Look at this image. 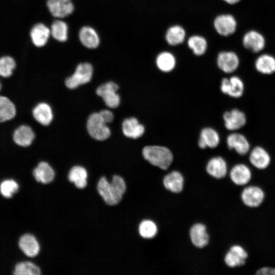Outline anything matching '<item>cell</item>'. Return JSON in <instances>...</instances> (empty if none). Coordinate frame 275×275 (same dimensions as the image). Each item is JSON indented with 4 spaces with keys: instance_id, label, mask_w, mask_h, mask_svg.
Instances as JSON below:
<instances>
[{
    "instance_id": "1",
    "label": "cell",
    "mask_w": 275,
    "mask_h": 275,
    "mask_svg": "<svg viewBox=\"0 0 275 275\" xmlns=\"http://www.w3.org/2000/svg\"><path fill=\"white\" fill-rule=\"evenodd\" d=\"M142 154L150 164L162 170H167L173 160L171 150L161 146H145L142 150Z\"/></svg>"
},
{
    "instance_id": "2",
    "label": "cell",
    "mask_w": 275,
    "mask_h": 275,
    "mask_svg": "<svg viewBox=\"0 0 275 275\" xmlns=\"http://www.w3.org/2000/svg\"><path fill=\"white\" fill-rule=\"evenodd\" d=\"M265 197L263 188L258 184L252 183L242 187L240 194L243 204L251 209L260 207L264 202Z\"/></svg>"
},
{
    "instance_id": "3",
    "label": "cell",
    "mask_w": 275,
    "mask_h": 275,
    "mask_svg": "<svg viewBox=\"0 0 275 275\" xmlns=\"http://www.w3.org/2000/svg\"><path fill=\"white\" fill-rule=\"evenodd\" d=\"M228 175L233 184L242 187L251 183L253 169L249 163L239 162L231 167Z\"/></svg>"
},
{
    "instance_id": "4",
    "label": "cell",
    "mask_w": 275,
    "mask_h": 275,
    "mask_svg": "<svg viewBox=\"0 0 275 275\" xmlns=\"http://www.w3.org/2000/svg\"><path fill=\"white\" fill-rule=\"evenodd\" d=\"M98 113L91 114L87 120V129L89 135L97 141L107 139L111 134V131Z\"/></svg>"
},
{
    "instance_id": "5",
    "label": "cell",
    "mask_w": 275,
    "mask_h": 275,
    "mask_svg": "<svg viewBox=\"0 0 275 275\" xmlns=\"http://www.w3.org/2000/svg\"><path fill=\"white\" fill-rule=\"evenodd\" d=\"M249 257V253L241 244H232L225 253L223 261L231 269L243 266Z\"/></svg>"
},
{
    "instance_id": "6",
    "label": "cell",
    "mask_w": 275,
    "mask_h": 275,
    "mask_svg": "<svg viewBox=\"0 0 275 275\" xmlns=\"http://www.w3.org/2000/svg\"><path fill=\"white\" fill-rule=\"evenodd\" d=\"M93 72V69L91 64L80 63L76 67L74 73L66 79L65 86L68 89L72 90L87 84L92 79Z\"/></svg>"
},
{
    "instance_id": "7",
    "label": "cell",
    "mask_w": 275,
    "mask_h": 275,
    "mask_svg": "<svg viewBox=\"0 0 275 275\" xmlns=\"http://www.w3.org/2000/svg\"><path fill=\"white\" fill-rule=\"evenodd\" d=\"M248 161V163L253 169L264 171L270 166L272 157L265 149L258 146L250 150Z\"/></svg>"
},
{
    "instance_id": "8",
    "label": "cell",
    "mask_w": 275,
    "mask_h": 275,
    "mask_svg": "<svg viewBox=\"0 0 275 275\" xmlns=\"http://www.w3.org/2000/svg\"><path fill=\"white\" fill-rule=\"evenodd\" d=\"M118 85L113 81H108L100 85L96 89L98 96L101 97L105 104L109 108H115L120 104V97L117 93Z\"/></svg>"
},
{
    "instance_id": "9",
    "label": "cell",
    "mask_w": 275,
    "mask_h": 275,
    "mask_svg": "<svg viewBox=\"0 0 275 275\" xmlns=\"http://www.w3.org/2000/svg\"><path fill=\"white\" fill-rule=\"evenodd\" d=\"M220 89L222 93L228 96L238 98L243 94L244 85L242 79L237 76L224 78L222 80Z\"/></svg>"
},
{
    "instance_id": "10",
    "label": "cell",
    "mask_w": 275,
    "mask_h": 275,
    "mask_svg": "<svg viewBox=\"0 0 275 275\" xmlns=\"http://www.w3.org/2000/svg\"><path fill=\"white\" fill-rule=\"evenodd\" d=\"M206 169L210 176L217 180L224 179L229 172L228 163L221 156L211 158L207 162Z\"/></svg>"
},
{
    "instance_id": "11",
    "label": "cell",
    "mask_w": 275,
    "mask_h": 275,
    "mask_svg": "<svg viewBox=\"0 0 275 275\" xmlns=\"http://www.w3.org/2000/svg\"><path fill=\"white\" fill-rule=\"evenodd\" d=\"M226 128L230 131H236L243 127L246 123L245 114L237 108L226 111L223 114Z\"/></svg>"
},
{
    "instance_id": "12",
    "label": "cell",
    "mask_w": 275,
    "mask_h": 275,
    "mask_svg": "<svg viewBox=\"0 0 275 275\" xmlns=\"http://www.w3.org/2000/svg\"><path fill=\"white\" fill-rule=\"evenodd\" d=\"M228 148L234 150L240 156H243L249 154L251 150L250 144L247 138L242 134L233 132L227 138Z\"/></svg>"
},
{
    "instance_id": "13",
    "label": "cell",
    "mask_w": 275,
    "mask_h": 275,
    "mask_svg": "<svg viewBox=\"0 0 275 275\" xmlns=\"http://www.w3.org/2000/svg\"><path fill=\"white\" fill-rule=\"evenodd\" d=\"M35 138V134L29 125L22 124L18 126L13 132L12 139L14 143L21 147L30 146Z\"/></svg>"
},
{
    "instance_id": "14",
    "label": "cell",
    "mask_w": 275,
    "mask_h": 275,
    "mask_svg": "<svg viewBox=\"0 0 275 275\" xmlns=\"http://www.w3.org/2000/svg\"><path fill=\"white\" fill-rule=\"evenodd\" d=\"M46 4L50 13L57 18L65 17L74 10L71 0H47Z\"/></svg>"
},
{
    "instance_id": "15",
    "label": "cell",
    "mask_w": 275,
    "mask_h": 275,
    "mask_svg": "<svg viewBox=\"0 0 275 275\" xmlns=\"http://www.w3.org/2000/svg\"><path fill=\"white\" fill-rule=\"evenodd\" d=\"M214 25L215 30L219 35L228 36L235 32L237 27V22L232 15L223 14L215 18Z\"/></svg>"
},
{
    "instance_id": "16",
    "label": "cell",
    "mask_w": 275,
    "mask_h": 275,
    "mask_svg": "<svg viewBox=\"0 0 275 275\" xmlns=\"http://www.w3.org/2000/svg\"><path fill=\"white\" fill-rule=\"evenodd\" d=\"M217 64L222 71L226 73H231L238 68L239 60L237 55L234 52L223 51L217 56Z\"/></svg>"
},
{
    "instance_id": "17",
    "label": "cell",
    "mask_w": 275,
    "mask_h": 275,
    "mask_svg": "<svg viewBox=\"0 0 275 275\" xmlns=\"http://www.w3.org/2000/svg\"><path fill=\"white\" fill-rule=\"evenodd\" d=\"M122 130L127 138L136 139L141 137L144 133L145 127L134 117H130L123 120Z\"/></svg>"
},
{
    "instance_id": "18",
    "label": "cell",
    "mask_w": 275,
    "mask_h": 275,
    "mask_svg": "<svg viewBox=\"0 0 275 275\" xmlns=\"http://www.w3.org/2000/svg\"><path fill=\"white\" fill-rule=\"evenodd\" d=\"M243 46L254 52H258L265 47V40L263 36L256 31L248 32L242 40Z\"/></svg>"
},
{
    "instance_id": "19",
    "label": "cell",
    "mask_w": 275,
    "mask_h": 275,
    "mask_svg": "<svg viewBox=\"0 0 275 275\" xmlns=\"http://www.w3.org/2000/svg\"><path fill=\"white\" fill-rule=\"evenodd\" d=\"M190 240L196 247L203 248L209 243V236L206 226L201 223L194 225L190 229Z\"/></svg>"
},
{
    "instance_id": "20",
    "label": "cell",
    "mask_w": 275,
    "mask_h": 275,
    "mask_svg": "<svg viewBox=\"0 0 275 275\" xmlns=\"http://www.w3.org/2000/svg\"><path fill=\"white\" fill-rule=\"evenodd\" d=\"M32 115L38 123L43 126L49 125L53 118L51 106L45 102H40L36 105L32 110Z\"/></svg>"
},
{
    "instance_id": "21",
    "label": "cell",
    "mask_w": 275,
    "mask_h": 275,
    "mask_svg": "<svg viewBox=\"0 0 275 275\" xmlns=\"http://www.w3.org/2000/svg\"><path fill=\"white\" fill-rule=\"evenodd\" d=\"M18 245L22 252L29 257H34L39 254V242L32 234H25L22 235L19 239Z\"/></svg>"
},
{
    "instance_id": "22",
    "label": "cell",
    "mask_w": 275,
    "mask_h": 275,
    "mask_svg": "<svg viewBox=\"0 0 275 275\" xmlns=\"http://www.w3.org/2000/svg\"><path fill=\"white\" fill-rule=\"evenodd\" d=\"M219 142L218 132L212 128L205 127L200 132L198 145L201 149L214 148L219 145Z\"/></svg>"
},
{
    "instance_id": "23",
    "label": "cell",
    "mask_w": 275,
    "mask_h": 275,
    "mask_svg": "<svg viewBox=\"0 0 275 275\" xmlns=\"http://www.w3.org/2000/svg\"><path fill=\"white\" fill-rule=\"evenodd\" d=\"M33 176L37 182L43 184L50 183L54 178V171L45 161L40 162L33 171Z\"/></svg>"
},
{
    "instance_id": "24",
    "label": "cell",
    "mask_w": 275,
    "mask_h": 275,
    "mask_svg": "<svg viewBox=\"0 0 275 275\" xmlns=\"http://www.w3.org/2000/svg\"><path fill=\"white\" fill-rule=\"evenodd\" d=\"M164 187L173 193H180L184 186V178L182 174L177 171L166 175L163 179Z\"/></svg>"
},
{
    "instance_id": "25",
    "label": "cell",
    "mask_w": 275,
    "mask_h": 275,
    "mask_svg": "<svg viewBox=\"0 0 275 275\" xmlns=\"http://www.w3.org/2000/svg\"><path fill=\"white\" fill-rule=\"evenodd\" d=\"M50 34V30L41 23L35 25L30 33L32 41L37 47L43 46L47 43Z\"/></svg>"
},
{
    "instance_id": "26",
    "label": "cell",
    "mask_w": 275,
    "mask_h": 275,
    "mask_svg": "<svg viewBox=\"0 0 275 275\" xmlns=\"http://www.w3.org/2000/svg\"><path fill=\"white\" fill-rule=\"evenodd\" d=\"M16 113V107L14 102L8 97L0 95V123L12 120Z\"/></svg>"
},
{
    "instance_id": "27",
    "label": "cell",
    "mask_w": 275,
    "mask_h": 275,
    "mask_svg": "<svg viewBox=\"0 0 275 275\" xmlns=\"http://www.w3.org/2000/svg\"><path fill=\"white\" fill-rule=\"evenodd\" d=\"M255 66L259 73L270 75L275 72V58L268 54H262L256 60Z\"/></svg>"
},
{
    "instance_id": "28",
    "label": "cell",
    "mask_w": 275,
    "mask_h": 275,
    "mask_svg": "<svg viewBox=\"0 0 275 275\" xmlns=\"http://www.w3.org/2000/svg\"><path fill=\"white\" fill-rule=\"evenodd\" d=\"M81 43L89 48H95L99 44V38L96 32L90 26H84L79 31Z\"/></svg>"
},
{
    "instance_id": "29",
    "label": "cell",
    "mask_w": 275,
    "mask_h": 275,
    "mask_svg": "<svg viewBox=\"0 0 275 275\" xmlns=\"http://www.w3.org/2000/svg\"><path fill=\"white\" fill-rule=\"evenodd\" d=\"M68 177L69 180L74 183L78 188H84L87 186L88 172L82 166L73 167L69 172Z\"/></svg>"
},
{
    "instance_id": "30",
    "label": "cell",
    "mask_w": 275,
    "mask_h": 275,
    "mask_svg": "<svg viewBox=\"0 0 275 275\" xmlns=\"http://www.w3.org/2000/svg\"><path fill=\"white\" fill-rule=\"evenodd\" d=\"M156 63L158 68L164 72H170L173 70L176 65L174 56L169 52H162L157 57Z\"/></svg>"
},
{
    "instance_id": "31",
    "label": "cell",
    "mask_w": 275,
    "mask_h": 275,
    "mask_svg": "<svg viewBox=\"0 0 275 275\" xmlns=\"http://www.w3.org/2000/svg\"><path fill=\"white\" fill-rule=\"evenodd\" d=\"M111 187L115 204H118L125 193L126 186L124 180L118 175H114L111 182Z\"/></svg>"
},
{
    "instance_id": "32",
    "label": "cell",
    "mask_w": 275,
    "mask_h": 275,
    "mask_svg": "<svg viewBox=\"0 0 275 275\" xmlns=\"http://www.w3.org/2000/svg\"><path fill=\"white\" fill-rule=\"evenodd\" d=\"M185 32L180 26L174 25L170 28L167 32L166 38L171 45H176L182 43L185 39Z\"/></svg>"
},
{
    "instance_id": "33",
    "label": "cell",
    "mask_w": 275,
    "mask_h": 275,
    "mask_svg": "<svg viewBox=\"0 0 275 275\" xmlns=\"http://www.w3.org/2000/svg\"><path fill=\"white\" fill-rule=\"evenodd\" d=\"M97 190L105 202L109 205H115L112 195L111 183L105 177H102L97 184Z\"/></svg>"
},
{
    "instance_id": "34",
    "label": "cell",
    "mask_w": 275,
    "mask_h": 275,
    "mask_svg": "<svg viewBox=\"0 0 275 275\" xmlns=\"http://www.w3.org/2000/svg\"><path fill=\"white\" fill-rule=\"evenodd\" d=\"M15 275H39L41 274L39 267L31 262L24 261L16 264L13 270Z\"/></svg>"
},
{
    "instance_id": "35",
    "label": "cell",
    "mask_w": 275,
    "mask_h": 275,
    "mask_svg": "<svg viewBox=\"0 0 275 275\" xmlns=\"http://www.w3.org/2000/svg\"><path fill=\"white\" fill-rule=\"evenodd\" d=\"M50 33L57 40L65 42L68 38V25L65 22L57 20L51 24Z\"/></svg>"
},
{
    "instance_id": "36",
    "label": "cell",
    "mask_w": 275,
    "mask_h": 275,
    "mask_svg": "<svg viewBox=\"0 0 275 275\" xmlns=\"http://www.w3.org/2000/svg\"><path fill=\"white\" fill-rule=\"evenodd\" d=\"M139 233L140 236L146 239L154 237L157 233V227L152 221L145 219L142 221L139 226Z\"/></svg>"
},
{
    "instance_id": "37",
    "label": "cell",
    "mask_w": 275,
    "mask_h": 275,
    "mask_svg": "<svg viewBox=\"0 0 275 275\" xmlns=\"http://www.w3.org/2000/svg\"><path fill=\"white\" fill-rule=\"evenodd\" d=\"M187 44L188 47L197 56L203 54L207 47V42L205 38L197 35L190 37L188 40Z\"/></svg>"
},
{
    "instance_id": "38",
    "label": "cell",
    "mask_w": 275,
    "mask_h": 275,
    "mask_svg": "<svg viewBox=\"0 0 275 275\" xmlns=\"http://www.w3.org/2000/svg\"><path fill=\"white\" fill-rule=\"evenodd\" d=\"M19 186L13 179H6L0 183V193L5 198H11L19 189Z\"/></svg>"
},
{
    "instance_id": "39",
    "label": "cell",
    "mask_w": 275,
    "mask_h": 275,
    "mask_svg": "<svg viewBox=\"0 0 275 275\" xmlns=\"http://www.w3.org/2000/svg\"><path fill=\"white\" fill-rule=\"evenodd\" d=\"M16 63L14 60L9 57L5 56L0 58V76L8 78L10 77L15 68Z\"/></svg>"
},
{
    "instance_id": "40",
    "label": "cell",
    "mask_w": 275,
    "mask_h": 275,
    "mask_svg": "<svg viewBox=\"0 0 275 275\" xmlns=\"http://www.w3.org/2000/svg\"><path fill=\"white\" fill-rule=\"evenodd\" d=\"M255 275H275V267L264 265L259 268Z\"/></svg>"
},
{
    "instance_id": "41",
    "label": "cell",
    "mask_w": 275,
    "mask_h": 275,
    "mask_svg": "<svg viewBox=\"0 0 275 275\" xmlns=\"http://www.w3.org/2000/svg\"><path fill=\"white\" fill-rule=\"evenodd\" d=\"M99 113L106 124L112 122L114 120V114L109 110L103 109L100 111Z\"/></svg>"
},
{
    "instance_id": "42",
    "label": "cell",
    "mask_w": 275,
    "mask_h": 275,
    "mask_svg": "<svg viewBox=\"0 0 275 275\" xmlns=\"http://www.w3.org/2000/svg\"><path fill=\"white\" fill-rule=\"evenodd\" d=\"M224 1L225 2L231 5L235 4L240 1V0H224Z\"/></svg>"
},
{
    "instance_id": "43",
    "label": "cell",
    "mask_w": 275,
    "mask_h": 275,
    "mask_svg": "<svg viewBox=\"0 0 275 275\" xmlns=\"http://www.w3.org/2000/svg\"><path fill=\"white\" fill-rule=\"evenodd\" d=\"M2 84H1V81H0V91H1V89H2Z\"/></svg>"
}]
</instances>
